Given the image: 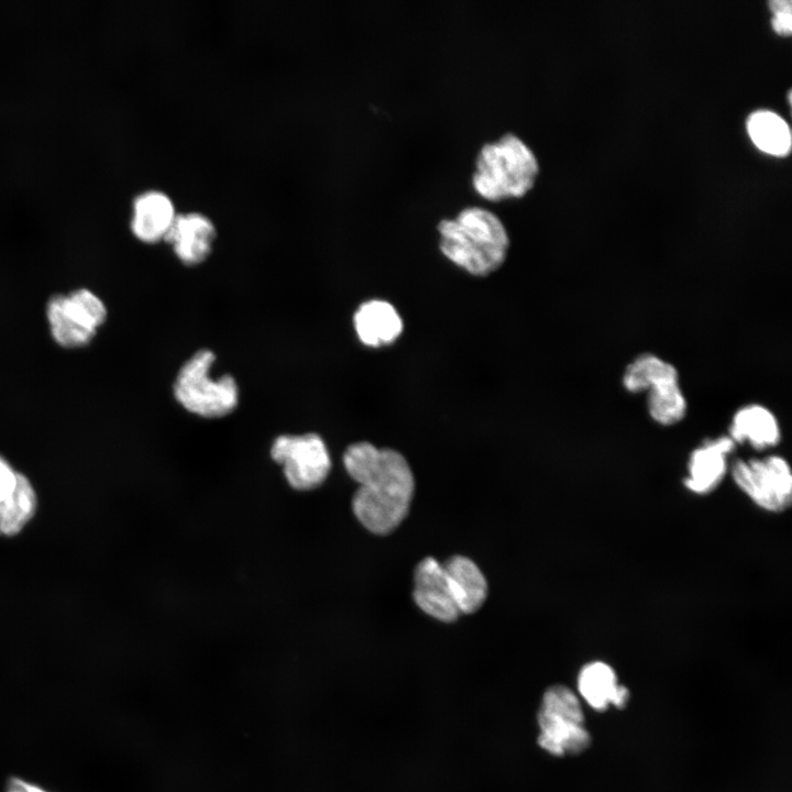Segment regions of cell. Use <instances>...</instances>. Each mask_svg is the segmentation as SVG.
Wrapping results in <instances>:
<instances>
[{"label":"cell","mask_w":792,"mask_h":792,"mask_svg":"<svg viewBox=\"0 0 792 792\" xmlns=\"http://www.w3.org/2000/svg\"><path fill=\"white\" fill-rule=\"evenodd\" d=\"M538 745L550 755H579L591 744L578 696L565 685H552L542 696L537 714Z\"/></svg>","instance_id":"8992f818"},{"label":"cell","mask_w":792,"mask_h":792,"mask_svg":"<svg viewBox=\"0 0 792 792\" xmlns=\"http://www.w3.org/2000/svg\"><path fill=\"white\" fill-rule=\"evenodd\" d=\"M735 448L728 435L704 440L689 457L683 486L695 495L714 492L728 472L727 457Z\"/></svg>","instance_id":"9c48e42d"},{"label":"cell","mask_w":792,"mask_h":792,"mask_svg":"<svg viewBox=\"0 0 792 792\" xmlns=\"http://www.w3.org/2000/svg\"><path fill=\"white\" fill-rule=\"evenodd\" d=\"M441 253L453 264L474 276H486L498 270L509 250V235L491 210L465 207L437 227Z\"/></svg>","instance_id":"7a4b0ae2"},{"label":"cell","mask_w":792,"mask_h":792,"mask_svg":"<svg viewBox=\"0 0 792 792\" xmlns=\"http://www.w3.org/2000/svg\"><path fill=\"white\" fill-rule=\"evenodd\" d=\"M647 409L653 421L671 426L681 421L686 414V398L679 381L659 384L647 392Z\"/></svg>","instance_id":"ffe728a7"},{"label":"cell","mask_w":792,"mask_h":792,"mask_svg":"<svg viewBox=\"0 0 792 792\" xmlns=\"http://www.w3.org/2000/svg\"><path fill=\"white\" fill-rule=\"evenodd\" d=\"M175 217L173 201L165 193L147 190L134 199L131 231L140 241L155 243L165 239Z\"/></svg>","instance_id":"4fadbf2b"},{"label":"cell","mask_w":792,"mask_h":792,"mask_svg":"<svg viewBox=\"0 0 792 792\" xmlns=\"http://www.w3.org/2000/svg\"><path fill=\"white\" fill-rule=\"evenodd\" d=\"M414 600L421 610L438 620L450 623L460 616L443 565L432 557L416 566Z\"/></svg>","instance_id":"30bf717a"},{"label":"cell","mask_w":792,"mask_h":792,"mask_svg":"<svg viewBox=\"0 0 792 792\" xmlns=\"http://www.w3.org/2000/svg\"><path fill=\"white\" fill-rule=\"evenodd\" d=\"M672 381H679L678 370L651 353L640 354L632 360L622 378L625 389L632 394L647 393L659 384Z\"/></svg>","instance_id":"e0dca14e"},{"label":"cell","mask_w":792,"mask_h":792,"mask_svg":"<svg viewBox=\"0 0 792 792\" xmlns=\"http://www.w3.org/2000/svg\"><path fill=\"white\" fill-rule=\"evenodd\" d=\"M538 173V161L531 148L508 132L482 145L471 182L482 198L501 201L525 196L534 187Z\"/></svg>","instance_id":"3957f363"},{"label":"cell","mask_w":792,"mask_h":792,"mask_svg":"<svg viewBox=\"0 0 792 792\" xmlns=\"http://www.w3.org/2000/svg\"><path fill=\"white\" fill-rule=\"evenodd\" d=\"M37 496L29 477L20 472L15 491L0 504V536L21 532L35 515Z\"/></svg>","instance_id":"ac0fdd59"},{"label":"cell","mask_w":792,"mask_h":792,"mask_svg":"<svg viewBox=\"0 0 792 792\" xmlns=\"http://www.w3.org/2000/svg\"><path fill=\"white\" fill-rule=\"evenodd\" d=\"M4 792H50L46 789L19 777H10L6 783Z\"/></svg>","instance_id":"603a6c76"},{"label":"cell","mask_w":792,"mask_h":792,"mask_svg":"<svg viewBox=\"0 0 792 792\" xmlns=\"http://www.w3.org/2000/svg\"><path fill=\"white\" fill-rule=\"evenodd\" d=\"M578 689L596 711H604L609 704L624 708L629 700L627 688L618 684L614 669L603 661L590 662L580 670Z\"/></svg>","instance_id":"2e32d148"},{"label":"cell","mask_w":792,"mask_h":792,"mask_svg":"<svg viewBox=\"0 0 792 792\" xmlns=\"http://www.w3.org/2000/svg\"><path fill=\"white\" fill-rule=\"evenodd\" d=\"M215 361L211 350L197 351L183 364L173 387L176 400L187 411L204 418L224 417L239 403V387L231 375H210Z\"/></svg>","instance_id":"277c9868"},{"label":"cell","mask_w":792,"mask_h":792,"mask_svg":"<svg viewBox=\"0 0 792 792\" xmlns=\"http://www.w3.org/2000/svg\"><path fill=\"white\" fill-rule=\"evenodd\" d=\"M20 472L0 455V504L11 497L15 491Z\"/></svg>","instance_id":"7402d4cb"},{"label":"cell","mask_w":792,"mask_h":792,"mask_svg":"<svg viewBox=\"0 0 792 792\" xmlns=\"http://www.w3.org/2000/svg\"><path fill=\"white\" fill-rule=\"evenodd\" d=\"M45 318L53 341L66 350L87 346L108 318L103 300L91 289L78 287L56 293L45 304Z\"/></svg>","instance_id":"5b68a950"},{"label":"cell","mask_w":792,"mask_h":792,"mask_svg":"<svg viewBox=\"0 0 792 792\" xmlns=\"http://www.w3.org/2000/svg\"><path fill=\"white\" fill-rule=\"evenodd\" d=\"M773 13L771 24L773 30L781 35H790L792 32V2L790 0H772L769 2Z\"/></svg>","instance_id":"44dd1931"},{"label":"cell","mask_w":792,"mask_h":792,"mask_svg":"<svg viewBox=\"0 0 792 792\" xmlns=\"http://www.w3.org/2000/svg\"><path fill=\"white\" fill-rule=\"evenodd\" d=\"M747 130L755 145L771 155L784 156L791 147V133L785 121L771 111L754 112Z\"/></svg>","instance_id":"d6986e66"},{"label":"cell","mask_w":792,"mask_h":792,"mask_svg":"<svg viewBox=\"0 0 792 792\" xmlns=\"http://www.w3.org/2000/svg\"><path fill=\"white\" fill-rule=\"evenodd\" d=\"M271 458L282 465L288 485L299 492L322 485L331 469L327 444L314 432L278 436L272 443Z\"/></svg>","instance_id":"ba28073f"},{"label":"cell","mask_w":792,"mask_h":792,"mask_svg":"<svg viewBox=\"0 0 792 792\" xmlns=\"http://www.w3.org/2000/svg\"><path fill=\"white\" fill-rule=\"evenodd\" d=\"M442 565L460 614L480 609L487 595V582L476 563L457 554Z\"/></svg>","instance_id":"9a60e30c"},{"label":"cell","mask_w":792,"mask_h":792,"mask_svg":"<svg viewBox=\"0 0 792 792\" xmlns=\"http://www.w3.org/2000/svg\"><path fill=\"white\" fill-rule=\"evenodd\" d=\"M736 443H748L762 451L776 447L781 440V429L774 414L758 404L739 408L732 418L729 433Z\"/></svg>","instance_id":"5bb4252c"},{"label":"cell","mask_w":792,"mask_h":792,"mask_svg":"<svg viewBox=\"0 0 792 792\" xmlns=\"http://www.w3.org/2000/svg\"><path fill=\"white\" fill-rule=\"evenodd\" d=\"M216 238L212 221L199 212L176 215L166 237L176 256L186 265H197L210 254Z\"/></svg>","instance_id":"8fae6325"},{"label":"cell","mask_w":792,"mask_h":792,"mask_svg":"<svg viewBox=\"0 0 792 792\" xmlns=\"http://www.w3.org/2000/svg\"><path fill=\"white\" fill-rule=\"evenodd\" d=\"M735 485L760 509L782 513L792 503V471L781 455L738 459L730 466Z\"/></svg>","instance_id":"52a82bcc"},{"label":"cell","mask_w":792,"mask_h":792,"mask_svg":"<svg viewBox=\"0 0 792 792\" xmlns=\"http://www.w3.org/2000/svg\"><path fill=\"white\" fill-rule=\"evenodd\" d=\"M346 473L359 484L352 497L356 519L371 532L385 535L405 519L415 480L405 457L396 450L360 441L343 453Z\"/></svg>","instance_id":"6da1fadb"},{"label":"cell","mask_w":792,"mask_h":792,"mask_svg":"<svg viewBox=\"0 0 792 792\" xmlns=\"http://www.w3.org/2000/svg\"><path fill=\"white\" fill-rule=\"evenodd\" d=\"M353 324L359 340L370 348H382L394 343L404 329L397 309L383 299L362 302L354 312Z\"/></svg>","instance_id":"7c38bea8"}]
</instances>
